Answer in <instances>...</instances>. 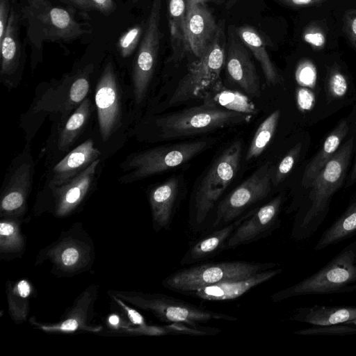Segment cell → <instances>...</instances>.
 <instances>
[{"label":"cell","instance_id":"4dcf8cb0","mask_svg":"<svg viewBox=\"0 0 356 356\" xmlns=\"http://www.w3.org/2000/svg\"><path fill=\"white\" fill-rule=\"evenodd\" d=\"M356 233V201L321 235L315 246L316 250L334 245Z\"/></svg>","mask_w":356,"mask_h":356},{"label":"cell","instance_id":"f1b7e54d","mask_svg":"<svg viewBox=\"0 0 356 356\" xmlns=\"http://www.w3.org/2000/svg\"><path fill=\"white\" fill-rule=\"evenodd\" d=\"M18 15L12 8H10L4 36L0 42L1 76L13 74L19 65L20 50L18 38Z\"/></svg>","mask_w":356,"mask_h":356},{"label":"cell","instance_id":"b9f144b4","mask_svg":"<svg viewBox=\"0 0 356 356\" xmlns=\"http://www.w3.org/2000/svg\"><path fill=\"white\" fill-rule=\"evenodd\" d=\"M342 24L345 35L356 50V9H350L344 13Z\"/></svg>","mask_w":356,"mask_h":356},{"label":"cell","instance_id":"30bf717a","mask_svg":"<svg viewBox=\"0 0 356 356\" xmlns=\"http://www.w3.org/2000/svg\"><path fill=\"white\" fill-rule=\"evenodd\" d=\"M274 167L266 163L217 205L214 228L232 223L248 208L266 198L271 191Z\"/></svg>","mask_w":356,"mask_h":356},{"label":"cell","instance_id":"5bb4252c","mask_svg":"<svg viewBox=\"0 0 356 356\" xmlns=\"http://www.w3.org/2000/svg\"><path fill=\"white\" fill-rule=\"evenodd\" d=\"M283 197L277 195L248 216L238 220L230 236L226 250L251 243L270 234L279 224Z\"/></svg>","mask_w":356,"mask_h":356},{"label":"cell","instance_id":"ffe728a7","mask_svg":"<svg viewBox=\"0 0 356 356\" xmlns=\"http://www.w3.org/2000/svg\"><path fill=\"white\" fill-rule=\"evenodd\" d=\"M31 165L29 163H22L13 172L1 195V218H19L24 215L31 186Z\"/></svg>","mask_w":356,"mask_h":356},{"label":"cell","instance_id":"5b68a950","mask_svg":"<svg viewBox=\"0 0 356 356\" xmlns=\"http://www.w3.org/2000/svg\"><path fill=\"white\" fill-rule=\"evenodd\" d=\"M129 305L153 314L167 323H184L198 325L211 321H235L236 316L218 313L184 302L165 294L135 291L110 290Z\"/></svg>","mask_w":356,"mask_h":356},{"label":"cell","instance_id":"d6a6232c","mask_svg":"<svg viewBox=\"0 0 356 356\" xmlns=\"http://www.w3.org/2000/svg\"><path fill=\"white\" fill-rule=\"evenodd\" d=\"M90 111V102L84 99L67 120L58 138L59 149H66L76 139L86 124Z\"/></svg>","mask_w":356,"mask_h":356},{"label":"cell","instance_id":"7bdbcfd3","mask_svg":"<svg viewBox=\"0 0 356 356\" xmlns=\"http://www.w3.org/2000/svg\"><path fill=\"white\" fill-rule=\"evenodd\" d=\"M10 5L8 0H0V42L2 40L9 19Z\"/></svg>","mask_w":356,"mask_h":356},{"label":"cell","instance_id":"8fae6325","mask_svg":"<svg viewBox=\"0 0 356 356\" xmlns=\"http://www.w3.org/2000/svg\"><path fill=\"white\" fill-rule=\"evenodd\" d=\"M162 0H153L144 36L133 65L132 81L136 102L145 97L156 65L160 43Z\"/></svg>","mask_w":356,"mask_h":356},{"label":"cell","instance_id":"d6986e66","mask_svg":"<svg viewBox=\"0 0 356 356\" xmlns=\"http://www.w3.org/2000/svg\"><path fill=\"white\" fill-rule=\"evenodd\" d=\"M282 268H270L245 278L225 281L207 286L188 295L207 301H225L236 299L252 288L261 284L281 273Z\"/></svg>","mask_w":356,"mask_h":356},{"label":"cell","instance_id":"1f68e13d","mask_svg":"<svg viewBox=\"0 0 356 356\" xmlns=\"http://www.w3.org/2000/svg\"><path fill=\"white\" fill-rule=\"evenodd\" d=\"M19 218H1L0 221V254L1 256L22 252L25 239L20 229Z\"/></svg>","mask_w":356,"mask_h":356},{"label":"cell","instance_id":"4fadbf2b","mask_svg":"<svg viewBox=\"0 0 356 356\" xmlns=\"http://www.w3.org/2000/svg\"><path fill=\"white\" fill-rule=\"evenodd\" d=\"M97 286L91 284L75 299L72 305L56 323H47L31 318L29 323L43 332L56 334H74L81 332L101 333L103 326L93 325L94 306L97 296Z\"/></svg>","mask_w":356,"mask_h":356},{"label":"cell","instance_id":"e0dca14e","mask_svg":"<svg viewBox=\"0 0 356 356\" xmlns=\"http://www.w3.org/2000/svg\"><path fill=\"white\" fill-rule=\"evenodd\" d=\"M99 161L97 159L67 182L51 188L53 203L50 211L54 216L67 217L81 204L90 190Z\"/></svg>","mask_w":356,"mask_h":356},{"label":"cell","instance_id":"60d3db41","mask_svg":"<svg viewBox=\"0 0 356 356\" xmlns=\"http://www.w3.org/2000/svg\"><path fill=\"white\" fill-rule=\"evenodd\" d=\"M296 76L300 84L312 85L316 77L315 66L310 60H304L301 61L297 67Z\"/></svg>","mask_w":356,"mask_h":356},{"label":"cell","instance_id":"681fc988","mask_svg":"<svg viewBox=\"0 0 356 356\" xmlns=\"http://www.w3.org/2000/svg\"><path fill=\"white\" fill-rule=\"evenodd\" d=\"M347 324H353V325H356V320H355V321H352V322H350V323H347Z\"/></svg>","mask_w":356,"mask_h":356},{"label":"cell","instance_id":"bcb514c9","mask_svg":"<svg viewBox=\"0 0 356 356\" xmlns=\"http://www.w3.org/2000/svg\"><path fill=\"white\" fill-rule=\"evenodd\" d=\"M65 1L70 3L81 9H91L92 7L89 0H62Z\"/></svg>","mask_w":356,"mask_h":356},{"label":"cell","instance_id":"9a60e30c","mask_svg":"<svg viewBox=\"0 0 356 356\" xmlns=\"http://www.w3.org/2000/svg\"><path fill=\"white\" fill-rule=\"evenodd\" d=\"M228 47L226 67L230 80L245 93L257 97L260 94V81L256 67L245 45L234 32L228 29Z\"/></svg>","mask_w":356,"mask_h":356},{"label":"cell","instance_id":"2e32d148","mask_svg":"<svg viewBox=\"0 0 356 356\" xmlns=\"http://www.w3.org/2000/svg\"><path fill=\"white\" fill-rule=\"evenodd\" d=\"M95 99L101 136L106 141L117 128L120 118L118 84L111 63L105 66L97 83Z\"/></svg>","mask_w":356,"mask_h":356},{"label":"cell","instance_id":"836d02e7","mask_svg":"<svg viewBox=\"0 0 356 356\" xmlns=\"http://www.w3.org/2000/svg\"><path fill=\"white\" fill-rule=\"evenodd\" d=\"M279 109L270 113L257 128L245 155V161H249L259 156L271 140L280 119Z\"/></svg>","mask_w":356,"mask_h":356},{"label":"cell","instance_id":"d4e9b609","mask_svg":"<svg viewBox=\"0 0 356 356\" xmlns=\"http://www.w3.org/2000/svg\"><path fill=\"white\" fill-rule=\"evenodd\" d=\"M348 131L346 120H342L326 138L321 149L305 168L302 186L309 188L319 172L332 157Z\"/></svg>","mask_w":356,"mask_h":356},{"label":"cell","instance_id":"e575fe53","mask_svg":"<svg viewBox=\"0 0 356 356\" xmlns=\"http://www.w3.org/2000/svg\"><path fill=\"white\" fill-rule=\"evenodd\" d=\"M120 309L124 316L137 329L138 335L162 336L172 334L168 325H152L147 323L144 317L136 309L130 307L122 299L108 294Z\"/></svg>","mask_w":356,"mask_h":356},{"label":"cell","instance_id":"7a4b0ae2","mask_svg":"<svg viewBox=\"0 0 356 356\" xmlns=\"http://www.w3.org/2000/svg\"><path fill=\"white\" fill-rule=\"evenodd\" d=\"M252 115L226 110L216 104L204 103L152 119L154 139L179 140L216 129L249 122Z\"/></svg>","mask_w":356,"mask_h":356},{"label":"cell","instance_id":"7c38bea8","mask_svg":"<svg viewBox=\"0 0 356 356\" xmlns=\"http://www.w3.org/2000/svg\"><path fill=\"white\" fill-rule=\"evenodd\" d=\"M22 11L50 40H71L86 32L68 10L54 6L48 0H26Z\"/></svg>","mask_w":356,"mask_h":356},{"label":"cell","instance_id":"6da1fadb","mask_svg":"<svg viewBox=\"0 0 356 356\" xmlns=\"http://www.w3.org/2000/svg\"><path fill=\"white\" fill-rule=\"evenodd\" d=\"M353 137L349 138L339 147L311 184L308 207L292 225L291 236L294 239L308 238L323 222L331 197L341 186L346 177L353 152Z\"/></svg>","mask_w":356,"mask_h":356},{"label":"cell","instance_id":"74e56055","mask_svg":"<svg viewBox=\"0 0 356 356\" xmlns=\"http://www.w3.org/2000/svg\"><path fill=\"white\" fill-rule=\"evenodd\" d=\"M327 87L332 97L338 98L346 94L347 81L337 67H332L330 70L327 77Z\"/></svg>","mask_w":356,"mask_h":356},{"label":"cell","instance_id":"ba28073f","mask_svg":"<svg viewBox=\"0 0 356 356\" xmlns=\"http://www.w3.org/2000/svg\"><path fill=\"white\" fill-rule=\"evenodd\" d=\"M215 143L213 138L168 144L135 154L124 163L130 173L123 181H134L174 169L187 163Z\"/></svg>","mask_w":356,"mask_h":356},{"label":"cell","instance_id":"4316f807","mask_svg":"<svg viewBox=\"0 0 356 356\" xmlns=\"http://www.w3.org/2000/svg\"><path fill=\"white\" fill-rule=\"evenodd\" d=\"M186 0H168V22L172 47L171 60L177 61L189 51L186 32Z\"/></svg>","mask_w":356,"mask_h":356},{"label":"cell","instance_id":"ee69618b","mask_svg":"<svg viewBox=\"0 0 356 356\" xmlns=\"http://www.w3.org/2000/svg\"><path fill=\"white\" fill-rule=\"evenodd\" d=\"M281 3L293 8L318 6L327 0H277Z\"/></svg>","mask_w":356,"mask_h":356},{"label":"cell","instance_id":"7402d4cb","mask_svg":"<svg viewBox=\"0 0 356 356\" xmlns=\"http://www.w3.org/2000/svg\"><path fill=\"white\" fill-rule=\"evenodd\" d=\"M100 154L101 152L95 147L91 139L86 140L54 167L53 176L49 183L50 188L67 182L98 159Z\"/></svg>","mask_w":356,"mask_h":356},{"label":"cell","instance_id":"44dd1931","mask_svg":"<svg viewBox=\"0 0 356 356\" xmlns=\"http://www.w3.org/2000/svg\"><path fill=\"white\" fill-rule=\"evenodd\" d=\"M179 192V181L172 177L154 187L149 193L153 228L166 229L172 222Z\"/></svg>","mask_w":356,"mask_h":356},{"label":"cell","instance_id":"f907efd6","mask_svg":"<svg viewBox=\"0 0 356 356\" xmlns=\"http://www.w3.org/2000/svg\"><path fill=\"white\" fill-rule=\"evenodd\" d=\"M134 2H136L138 1V0H132Z\"/></svg>","mask_w":356,"mask_h":356},{"label":"cell","instance_id":"83f0119b","mask_svg":"<svg viewBox=\"0 0 356 356\" xmlns=\"http://www.w3.org/2000/svg\"><path fill=\"white\" fill-rule=\"evenodd\" d=\"M242 42L252 53L260 63L268 84L275 85L281 81L277 70L268 55L266 44L258 32L252 26H242L236 29Z\"/></svg>","mask_w":356,"mask_h":356},{"label":"cell","instance_id":"3957f363","mask_svg":"<svg viewBox=\"0 0 356 356\" xmlns=\"http://www.w3.org/2000/svg\"><path fill=\"white\" fill-rule=\"evenodd\" d=\"M356 289V241L345 247L321 270L300 282L273 293L280 302L293 297L351 291Z\"/></svg>","mask_w":356,"mask_h":356},{"label":"cell","instance_id":"cb8c5ba5","mask_svg":"<svg viewBox=\"0 0 356 356\" xmlns=\"http://www.w3.org/2000/svg\"><path fill=\"white\" fill-rule=\"evenodd\" d=\"M291 320L318 327L348 323L356 320V307L314 305L296 310Z\"/></svg>","mask_w":356,"mask_h":356},{"label":"cell","instance_id":"8d00e7d4","mask_svg":"<svg viewBox=\"0 0 356 356\" xmlns=\"http://www.w3.org/2000/svg\"><path fill=\"white\" fill-rule=\"evenodd\" d=\"M143 33V26L136 25L127 31L120 38L118 47L122 57L129 56L135 50Z\"/></svg>","mask_w":356,"mask_h":356},{"label":"cell","instance_id":"f6af8a7d","mask_svg":"<svg viewBox=\"0 0 356 356\" xmlns=\"http://www.w3.org/2000/svg\"><path fill=\"white\" fill-rule=\"evenodd\" d=\"M92 7L106 15L115 9V4L113 0H89Z\"/></svg>","mask_w":356,"mask_h":356},{"label":"cell","instance_id":"ac0fdd59","mask_svg":"<svg viewBox=\"0 0 356 356\" xmlns=\"http://www.w3.org/2000/svg\"><path fill=\"white\" fill-rule=\"evenodd\" d=\"M219 28L205 4L187 8L186 32L189 51L200 58L214 40Z\"/></svg>","mask_w":356,"mask_h":356},{"label":"cell","instance_id":"277c9868","mask_svg":"<svg viewBox=\"0 0 356 356\" xmlns=\"http://www.w3.org/2000/svg\"><path fill=\"white\" fill-rule=\"evenodd\" d=\"M243 145L235 140L211 164L196 187L190 206L191 226L203 225L238 170Z\"/></svg>","mask_w":356,"mask_h":356},{"label":"cell","instance_id":"484cf974","mask_svg":"<svg viewBox=\"0 0 356 356\" xmlns=\"http://www.w3.org/2000/svg\"><path fill=\"white\" fill-rule=\"evenodd\" d=\"M204 103L216 104L226 110L254 115L258 112L254 104L244 94L225 88L219 79L202 97Z\"/></svg>","mask_w":356,"mask_h":356},{"label":"cell","instance_id":"f35d334b","mask_svg":"<svg viewBox=\"0 0 356 356\" xmlns=\"http://www.w3.org/2000/svg\"><path fill=\"white\" fill-rule=\"evenodd\" d=\"M302 39L316 51L323 49L326 42L325 32L315 24H309L305 27L302 33Z\"/></svg>","mask_w":356,"mask_h":356},{"label":"cell","instance_id":"7dc6e473","mask_svg":"<svg viewBox=\"0 0 356 356\" xmlns=\"http://www.w3.org/2000/svg\"><path fill=\"white\" fill-rule=\"evenodd\" d=\"M211 0H186V8H188L193 6L197 4H205L207 2Z\"/></svg>","mask_w":356,"mask_h":356},{"label":"cell","instance_id":"8992f818","mask_svg":"<svg viewBox=\"0 0 356 356\" xmlns=\"http://www.w3.org/2000/svg\"><path fill=\"white\" fill-rule=\"evenodd\" d=\"M277 266L274 263L242 261L197 264L170 274L163 280L162 285L169 290L188 294L207 286L245 278Z\"/></svg>","mask_w":356,"mask_h":356},{"label":"cell","instance_id":"c3c4849f","mask_svg":"<svg viewBox=\"0 0 356 356\" xmlns=\"http://www.w3.org/2000/svg\"><path fill=\"white\" fill-rule=\"evenodd\" d=\"M356 181V159L351 172L350 179L348 183V186H350Z\"/></svg>","mask_w":356,"mask_h":356},{"label":"cell","instance_id":"52a82bcc","mask_svg":"<svg viewBox=\"0 0 356 356\" xmlns=\"http://www.w3.org/2000/svg\"><path fill=\"white\" fill-rule=\"evenodd\" d=\"M95 257L92 238L81 223H76L39 252L36 264L49 261L56 273L70 276L89 270Z\"/></svg>","mask_w":356,"mask_h":356},{"label":"cell","instance_id":"9c48e42d","mask_svg":"<svg viewBox=\"0 0 356 356\" xmlns=\"http://www.w3.org/2000/svg\"><path fill=\"white\" fill-rule=\"evenodd\" d=\"M224 28L220 25L218 32L209 48L196 60L191 63L187 73L178 84L167 104L176 106L195 98L202 97L220 79L226 59Z\"/></svg>","mask_w":356,"mask_h":356},{"label":"cell","instance_id":"603a6c76","mask_svg":"<svg viewBox=\"0 0 356 356\" xmlns=\"http://www.w3.org/2000/svg\"><path fill=\"white\" fill-rule=\"evenodd\" d=\"M238 223L234 221L207 234L191 245L184 254L182 266L195 264L211 258L226 250L227 243Z\"/></svg>","mask_w":356,"mask_h":356},{"label":"cell","instance_id":"ab89813d","mask_svg":"<svg viewBox=\"0 0 356 356\" xmlns=\"http://www.w3.org/2000/svg\"><path fill=\"white\" fill-rule=\"evenodd\" d=\"M89 81L86 76L77 78L72 84L68 95V104L70 107L81 103L89 90Z\"/></svg>","mask_w":356,"mask_h":356},{"label":"cell","instance_id":"d590c367","mask_svg":"<svg viewBox=\"0 0 356 356\" xmlns=\"http://www.w3.org/2000/svg\"><path fill=\"white\" fill-rule=\"evenodd\" d=\"M301 148L302 144L297 143L279 163L273 175V186H277L291 172L300 156Z\"/></svg>","mask_w":356,"mask_h":356},{"label":"cell","instance_id":"f546056e","mask_svg":"<svg viewBox=\"0 0 356 356\" xmlns=\"http://www.w3.org/2000/svg\"><path fill=\"white\" fill-rule=\"evenodd\" d=\"M33 291V286L26 279L6 282L8 314L16 324H21L27 320Z\"/></svg>","mask_w":356,"mask_h":356}]
</instances>
